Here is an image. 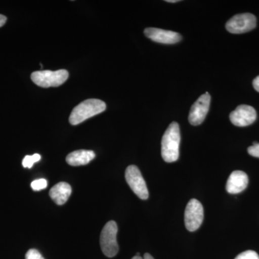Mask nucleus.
I'll return each mask as SVG.
<instances>
[{
	"mask_svg": "<svg viewBox=\"0 0 259 259\" xmlns=\"http://www.w3.org/2000/svg\"><path fill=\"white\" fill-rule=\"evenodd\" d=\"M180 141V126L176 122H171L161 140V156L167 163H172L178 160Z\"/></svg>",
	"mask_w": 259,
	"mask_h": 259,
	"instance_id": "1",
	"label": "nucleus"
},
{
	"mask_svg": "<svg viewBox=\"0 0 259 259\" xmlns=\"http://www.w3.org/2000/svg\"><path fill=\"white\" fill-rule=\"evenodd\" d=\"M106 110V104L97 99H90L75 107L69 117L71 125H76Z\"/></svg>",
	"mask_w": 259,
	"mask_h": 259,
	"instance_id": "2",
	"label": "nucleus"
},
{
	"mask_svg": "<svg viewBox=\"0 0 259 259\" xmlns=\"http://www.w3.org/2000/svg\"><path fill=\"white\" fill-rule=\"evenodd\" d=\"M69 78V72L66 70L60 69L53 71L49 70L37 71L32 72L31 79L34 83L40 88H56L61 86Z\"/></svg>",
	"mask_w": 259,
	"mask_h": 259,
	"instance_id": "3",
	"label": "nucleus"
},
{
	"mask_svg": "<svg viewBox=\"0 0 259 259\" xmlns=\"http://www.w3.org/2000/svg\"><path fill=\"white\" fill-rule=\"evenodd\" d=\"M118 228L115 221L106 223L100 235V246L104 254L109 258L115 256L118 253L119 246L117 241Z\"/></svg>",
	"mask_w": 259,
	"mask_h": 259,
	"instance_id": "4",
	"label": "nucleus"
},
{
	"mask_svg": "<svg viewBox=\"0 0 259 259\" xmlns=\"http://www.w3.org/2000/svg\"><path fill=\"white\" fill-rule=\"evenodd\" d=\"M125 180L131 190L140 199H147L148 193L147 185L139 168L135 165H131L125 170Z\"/></svg>",
	"mask_w": 259,
	"mask_h": 259,
	"instance_id": "5",
	"label": "nucleus"
},
{
	"mask_svg": "<svg viewBox=\"0 0 259 259\" xmlns=\"http://www.w3.org/2000/svg\"><path fill=\"white\" fill-rule=\"evenodd\" d=\"M203 206L197 199H190L185 212L186 228L190 232L197 231L203 222Z\"/></svg>",
	"mask_w": 259,
	"mask_h": 259,
	"instance_id": "6",
	"label": "nucleus"
},
{
	"mask_svg": "<svg viewBox=\"0 0 259 259\" xmlns=\"http://www.w3.org/2000/svg\"><path fill=\"white\" fill-rule=\"evenodd\" d=\"M256 26V18L250 13L236 15L226 23L228 32L233 34H241L249 32Z\"/></svg>",
	"mask_w": 259,
	"mask_h": 259,
	"instance_id": "7",
	"label": "nucleus"
},
{
	"mask_svg": "<svg viewBox=\"0 0 259 259\" xmlns=\"http://www.w3.org/2000/svg\"><path fill=\"white\" fill-rule=\"evenodd\" d=\"M210 101V95L208 93H205L194 102L189 115V122L191 125H199L203 122L209 111Z\"/></svg>",
	"mask_w": 259,
	"mask_h": 259,
	"instance_id": "8",
	"label": "nucleus"
},
{
	"mask_svg": "<svg viewBox=\"0 0 259 259\" xmlns=\"http://www.w3.org/2000/svg\"><path fill=\"white\" fill-rule=\"evenodd\" d=\"M256 117L255 109L246 105H239L230 114V120L232 123L238 127L251 125L256 120Z\"/></svg>",
	"mask_w": 259,
	"mask_h": 259,
	"instance_id": "9",
	"label": "nucleus"
},
{
	"mask_svg": "<svg viewBox=\"0 0 259 259\" xmlns=\"http://www.w3.org/2000/svg\"><path fill=\"white\" fill-rule=\"evenodd\" d=\"M145 35L153 41L163 44H175L181 41L182 35L178 32L163 29L148 28L145 29Z\"/></svg>",
	"mask_w": 259,
	"mask_h": 259,
	"instance_id": "10",
	"label": "nucleus"
},
{
	"mask_svg": "<svg viewBox=\"0 0 259 259\" xmlns=\"http://www.w3.org/2000/svg\"><path fill=\"white\" fill-rule=\"evenodd\" d=\"M248 185V175L242 171H234L227 181L226 190L230 194L241 193L246 189Z\"/></svg>",
	"mask_w": 259,
	"mask_h": 259,
	"instance_id": "11",
	"label": "nucleus"
},
{
	"mask_svg": "<svg viewBox=\"0 0 259 259\" xmlns=\"http://www.w3.org/2000/svg\"><path fill=\"white\" fill-rule=\"evenodd\" d=\"M71 187L66 182H59L54 186L49 192L51 198L56 204L62 205L67 202L71 194Z\"/></svg>",
	"mask_w": 259,
	"mask_h": 259,
	"instance_id": "12",
	"label": "nucleus"
},
{
	"mask_svg": "<svg viewBox=\"0 0 259 259\" xmlns=\"http://www.w3.org/2000/svg\"><path fill=\"white\" fill-rule=\"evenodd\" d=\"M95 158V153L89 150H78L66 156V162L70 166H79L88 164Z\"/></svg>",
	"mask_w": 259,
	"mask_h": 259,
	"instance_id": "13",
	"label": "nucleus"
},
{
	"mask_svg": "<svg viewBox=\"0 0 259 259\" xmlns=\"http://www.w3.org/2000/svg\"><path fill=\"white\" fill-rule=\"evenodd\" d=\"M41 156L38 153H35L32 156H26L23 160V166L24 168H32L34 163L40 161Z\"/></svg>",
	"mask_w": 259,
	"mask_h": 259,
	"instance_id": "14",
	"label": "nucleus"
},
{
	"mask_svg": "<svg viewBox=\"0 0 259 259\" xmlns=\"http://www.w3.org/2000/svg\"><path fill=\"white\" fill-rule=\"evenodd\" d=\"M47 181L45 179H40L33 181L31 183V187L34 191H40L47 188Z\"/></svg>",
	"mask_w": 259,
	"mask_h": 259,
	"instance_id": "15",
	"label": "nucleus"
},
{
	"mask_svg": "<svg viewBox=\"0 0 259 259\" xmlns=\"http://www.w3.org/2000/svg\"><path fill=\"white\" fill-rule=\"evenodd\" d=\"M235 259H259V255L253 250H245L243 253L237 255Z\"/></svg>",
	"mask_w": 259,
	"mask_h": 259,
	"instance_id": "16",
	"label": "nucleus"
},
{
	"mask_svg": "<svg viewBox=\"0 0 259 259\" xmlns=\"http://www.w3.org/2000/svg\"><path fill=\"white\" fill-rule=\"evenodd\" d=\"M25 259H45L36 249H30L25 255Z\"/></svg>",
	"mask_w": 259,
	"mask_h": 259,
	"instance_id": "17",
	"label": "nucleus"
},
{
	"mask_svg": "<svg viewBox=\"0 0 259 259\" xmlns=\"http://www.w3.org/2000/svg\"><path fill=\"white\" fill-rule=\"evenodd\" d=\"M248 153H249L250 156H253V157L259 158L258 143L254 142L253 144V146L248 147Z\"/></svg>",
	"mask_w": 259,
	"mask_h": 259,
	"instance_id": "18",
	"label": "nucleus"
},
{
	"mask_svg": "<svg viewBox=\"0 0 259 259\" xmlns=\"http://www.w3.org/2000/svg\"><path fill=\"white\" fill-rule=\"evenodd\" d=\"M131 259H154L153 257L149 253H145L144 257L141 256V255H135Z\"/></svg>",
	"mask_w": 259,
	"mask_h": 259,
	"instance_id": "19",
	"label": "nucleus"
},
{
	"mask_svg": "<svg viewBox=\"0 0 259 259\" xmlns=\"http://www.w3.org/2000/svg\"><path fill=\"white\" fill-rule=\"evenodd\" d=\"M253 86L255 90L259 93V76L255 77L253 81Z\"/></svg>",
	"mask_w": 259,
	"mask_h": 259,
	"instance_id": "20",
	"label": "nucleus"
},
{
	"mask_svg": "<svg viewBox=\"0 0 259 259\" xmlns=\"http://www.w3.org/2000/svg\"><path fill=\"white\" fill-rule=\"evenodd\" d=\"M6 17L4 16V15H0V28L5 25V23H6Z\"/></svg>",
	"mask_w": 259,
	"mask_h": 259,
	"instance_id": "21",
	"label": "nucleus"
},
{
	"mask_svg": "<svg viewBox=\"0 0 259 259\" xmlns=\"http://www.w3.org/2000/svg\"><path fill=\"white\" fill-rule=\"evenodd\" d=\"M167 3H178V0H166Z\"/></svg>",
	"mask_w": 259,
	"mask_h": 259,
	"instance_id": "22",
	"label": "nucleus"
}]
</instances>
